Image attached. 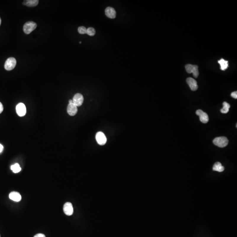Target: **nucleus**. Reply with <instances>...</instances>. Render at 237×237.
Segmentation results:
<instances>
[{"instance_id": "3", "label": "nucleus", "mask_w": 237, "mask_h": 237, "mask_svg": "<svg viewBox=\"0 0 237 237\" xmlns=\"http://www.w3.org/2000/svg\"><path fill=\"white\" fill-rule=\"evenodd\" d=\"M185 69L188 73H192L194 78H198L199 75V72L197 66L191 64H187L185 66Z\"/></svg>"}, {"instance_id": "7", "label": "nucleus", "mask_w": 237, "mask_h": 237, "mask_svg": "<svg viewBox=\"0 0 237 237\" xmlns=\"http://www.w3.org/2000/svg\"><path fill=\"white\" fill-rule=\"evenodd\" d=\"M96 139L99 145H105L107 141V139L105 134L102 132H99L96 135Z\"/></svg>"}, {"instance_id": "11", "label": "nucleus", "mask_w": 237, "mask_h": 237, "mask_svg": "<svg viewBox=\"0 0 237 237\" xmlns=\"http://www.w3.org/2000/svg\"><path fill=\"white\" fill-rule=\"evenodd\" d=\"M105 15L110 19H114L116 17V12L112 7H108L105 10Z\"/></svg>"}, {"instance_id": "18", "label": "nucleus", "mask_w": 237, "mask_h": 237, "mask_svg": "<svg viewBox=\"0 0 237 237\" xmlns=\"http://www.w3.org/2000/svg\"><path fill=\"white\" fill-rule=\"evenodd\" d=\"M11 169L14 173H18L21 170L20 165L18 163H15L14 165H12L11 167Z\"/></svg>"}, {"instance_id": "22", "label": "nucleus", "mask_w": 237, "mask_h": 237, "mask_svg": "<svg viewBox=\"0 0 237 237\" xmlns=\"http://www.w3.org/2000/svg\"><path fill=\"white\" fill-rule=\"evenodd\" d=\"M4 110L3 105L0 102V114Z\"/></svg>"}, {"instance_id": "26", "label": "nucleus", "mask_w": 237, "mask_h": 237, "mask_svg": "<svg viewBox=\"0 0 237 237\" xmlns=\"http://www.w3.org/2000/svg\"><path fill=\"white\" fill-rule=\"evenodd\" d=\"M1 18H0V26H1Z\"/></svg>"}, {"instance_id": "17", "label": "nucleus", "mask_w": 237, "mask_h": 237, "mask_svg": "<svg viewBox=\"0 0 237 237\" xmlns=\"http://www.w3.org/2000/svg\"><path fill=\"white\" fill-rule=\"evenodd\" d=\"M223 107L221 110L220 112L223 114H226L229 112V108H230V105L227 102H224L223 103Z\"/></svg>"}, {"instance_id": "19", "label": "nucleus", "mask_w": 237, "mask_h": 237, "mask_svg": "<svg viewBox=\"0 0 237 237\" xmlns=\"http://www.w3.org/2000/svg\"><path fill=\"white\" fill-rule=\"evenodd\" d=\"M95 29L93 27H89L87 29V34L91 36H93L95 35Z\"/></svg>"}, {"instance_id": "21", "label": "nucleus", "mask_w": 237, "mask_h": 237, "mask_svg": "<svg viewBox=\"0 0 237 237\" xmlns=\"http://www.w3.org/2000/svg\"><path fill=\"white\" fill-rule=\"evenodd\" d=\"M231 96L232 98H234L235 99H237V91H234V92L231 93Z\"/></svg>"}, {"instance_id": "12", "label": "nucleus", "mask_w": 237, "mask_h": 237, "mask_svg": "<svg viewBox=\"0 0 237 237\" xmlns=\"http://www.w3.org/2000/svg\"><path fill=\"white\" fill-rule=\"evenodd\" d=\"M187 82L191 90L196 91L198 89L197 82L195 79L192 78H188L187 79Z\"/></svg>"}, {"instance_id": "27", "label": "nucleus", "mask_w": 237, "mask_h": 237, "mask_svg": "<svg viewBox=\"0 0 237 237\" xmlns=\"http://www.w3.org/2000/svg\"><path fill=\"white\" fill-rule=\"evenodd\" d=\"M0 237H1V235H0Z\"/></svg>"}, {"instance_id": "23", "label": "nucleus", "mask_w": 237, "mask_h": 237, "mask_svg": "<svg viewBox=\"0 0 237 237\" xmlns=\"http://www.w3.org/2000/svg\"><path fill=\"white\" fill-rule=\"evenodd\" d=\"M34 237H46L45 235L43 234H38L35 235Z\"/></svg>"}, {"instance_id": "4", "label": "nucleus", "mask_w": 237, "mask_h": 237, "mask_svg": "<svg viewBox=\"0 0 237 237\" xmlns=\"http://www.w3.org/2000/svg\"><path fill=\"white\" fill-rule=\"evenodd\" d=\"M16 65V60L14 58H8L4 64V68L8 71H10L14 69Z\"/></svg>"}, {"instance_id": "25", "label": "nucleus", "mask_w": 237, "mask_h": 237, "mask_svg": "<svg viewBox=\"0 0 237 237\" xmlns=\"http://www.w3.org/2000/svg\"><path fill=\"white\" fill-rule=\"evenodd\" d=\"M73 101L72 100H69V104H70V103H73Z\"/></svg>"}, {"instance_id": "8", "label": "nucleus", "mask_w": 237, "mask_h": 237, "mask_svg": "<svg viewBox=\"0 0 237 237\" xmlns=\"http://www.w3.org/2000/svg\"><path fill=\"white\" fill-rule=\"evenodd\" d=\"M83 100H84V99H83V96L81 93H76L74 95L72 101H73V103L78 107V106H80L82 105L83 102Z\"/></svg>"}, {"instance_id": "9", "label": "nucleus", "mask_w": 237, "mask_h": 237, "mask_svg": "<svg viewBox=\"0 0 237 237\" xmlns=\"http://www.w3.org/2000/svg\"><path fill=\"white\" fill-rule=\"evenodd\" d=\"M64 213L67 216H71L73 213V208L72 204L70 202H66L63 206Z\"/></svg>"}, {"instance_id": "6", "label": "nucleus", "mask_w": 237, "mask_h": 237, "mask_svg": "<svg viewBox=\"0 0 237 237\" xmlns=\"http://www.w3.org/2000/svg\"><path fill=\"white\" fill-rule=\"evenodd\" d=\"M196 114L199 117V120L201 122L203 123H207L208 122V115L206 112H204L201 110H198L196 112Z\"/></svg>"}, {"instance_id": "15", "label": "nucleus", "mask_w": 237, "mask_h": 237, "mask_svg": "<svg viewBox=\"0 0 237 237\" xmlns=\"http://www.w3.org/2000/svg\"><path fill=\"white\" fill-rule=\"evenodd\" d=\"M212 170L213 171H217L219 172H222L224 170V167L222 166L220 162H217L213 165Z\"/></svg>"}, {"instance_id": "24", "label": "nucleus", "mask_w": 237, "mask_h": 237, "mask_svg": "<svg viewBox=\"0 0 237 237\" xmlns=\"http://www.w3.org/2000/svg\"><path fill=\"white\" fill-rule=\"evenodd\" d=\"M4 147L3 145L0 144V153L3 150Z\"/></svg>"}, {"instance_id": "2", "label": "nucleus", "mask_w": 237, "mask_h": 237, "mask_svg": "<svg viewBox=\"0 0 237 237\" xmlns=\"http://www.w3.org/2000/svg\"><path fill=\"white\" fill-rule=\"evenodd\" d=\"M37 24L35 22L32 21L28 22L23 26V31L26 34H29L37 28Z\"/></svg>"}, {"instance_id": "16", "label": "nucleus", "mask_w": 237, "mask_h": 237, "mask_svg": "<svg viewBox=\"0 0 237 237\" xmlns=\"http://www.w3.org/2000/svg\"><path fill=\"white\" fill-rule=\"evenodd\" d=\"M220 66V69L224 71L228 69V61L225 60L223 59H221L218 61Z\"/></svg>"}, {"instance_id": "1", "label": "nucleus", "mask_w": 237, "mask_h": 237, "mask_svg": "<svg viewBox=\"0 0 237 237\" xmlns=\"http://www.w3.org/2000/svg\"><path fill=\"white\" fill-rule=\"evenodd\" d=\"M229 141L226 137H220L215 138L213 140V143L220 148H224L228 144Z\"/></svg>"}, {"instance_id": "10", "label": "nucleus", "mask_w": 237, "mask_h": 237, "mask_svg": "<svg viewBox=\"0 0 237 237\" xmlns=\"http://www.w3.org/2000/svg\"><path fill=\"white\" fill-rule=\"evenodd\" d=\"M67 112L71 116H74L78 112V106L74 103L69 104L67 107Z\"/></svg>"}, {"instance_id": "13", "label": "nucleus", "mask_w": 237, "mask_h": 237, "mask_svg": "<svg viewBox=\"0 0 237 237\" xmlns=\"http://www.w3.org/2000/svg\"><path fill=\"white\" fill-rule=\"evenodd\" d=\"M9 197L11 199L15 201H20L22 199L20 194L15 191L11 192L9 195Z\"/></svg>"}, {"instance_id": "20", "label": "nucleus", "mask_w": 237, "mask_h": 237, "mask_svg": "<svg viewBox=\"0 0 237 237\" xmlns=\"http://www.w3.org/2000/svg\"><path fill=\"white\" fill-rule=\"evenodd\" d=\"M78 31L80 34H86L87 33V29L84 26H80L78 29Z\"/></svg>"}, {"instance_id": "5", "label": "nucleus", "mask_w": 237, "mask_h": 237, "mask_svg": "<svg viewBox=\"0 0 237 237\" xmlns=\"http://www.w3.org/2000/svg\"><path fill=\"white\" fill-rule=\"evenodd\" d=\"M16 111L18 116L22 117L26 115V106L23 103H19L16 107Z\"/></svg>"}, {"instance_id": "14", "label": "nucleus", "mask_w": 237, "mask_h": 237, "mask_svg": "<svg viewBox=\"0 0 237 237\" xmlns=\"http://www.w3.org/2000/svg\"><path fill=\"white\" fill-rule=\"evenodd\" d=\"M38 3V0H27L24 1L23 4L28 7H34L37 6Z\"/></svg>"}]
</instances>
